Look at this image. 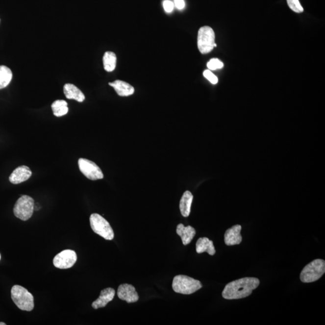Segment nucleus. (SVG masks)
Listing matches in <instances>:
<instances>
[{
	"instance_id": "1",
	"label": "nucleus",
	"mask_w": 325,
	"mask_h": 325,
	"mask_svg": "<svg viewBox=\"0 0 325 325\" xmlns=\"http://www.w3.org/2000/svg\"><path fill=\"white\" fill-rule=\"evenodd\" d=\"M259 284L260 281L258 278L247 277L226 284L222 294L225 300H239L249 297Z\"/></svg>"
},
{
	"instance_id": "2",
	"label": "nucleus",
	"mask_w": 325,
	"mask_h": 325,
	"mask_svg": "<svg viewBox=\"0 0 325 325\" xmlns=\"http://www.w3.org/2000/svg\"><path fill=\"white\" fill-rule=\"evenodd\" d=\"M202 285L198 280L188 276L177 275L173 282L174 291L183 295H191L201 289Z\"/></svg>"
},
{
	"instance_id": "3",
	"label": "nucleus",
	"mask_w": 325,
	"mask_h": 325,
	"mask_svg": "<svg viewBox=\"0 0 325 325\" xmlns=\"http://www.w3.org/2000/svg\"><path fill=\"white\" fill-rule=\"evenodd\" d=\"M11 297L15 305L21 310L31 311L34 308V298L25 287L15 285L12 288Z\"/></svg>"
},
{
	"instance_id": "4",
	"label": "nucleus",
	"mask_w": 325,
	"mask_h": 325,
	"mask_svg": "<svg viewBox=\"0 0 325 325\" xmlns=\"http://www.w3.org/2000/svg\"><path fill=\"white\" fill-rule=\"evenodd\" d=\"M325 272V261L322 259H316L306 265L300 275V281L304 283H310L318 281Z\"/></svg>"
},
{
	"instance_id": "5",
	"label": "nucleus",
	"mask_w": 325,
	"mask_h": 325,
	"mask_svg": "<svg viewBox=\"0 0 325 325\" xmlns=\"http://www.w3.org/2000/svg\"><path fill=\"white\" fill-rule=\"evenodd\" d=\"M216 47L215 34L213 28L209 26L200 28L198 34V47L200 53H209Z\"/></svg>"
},
{
	"instance_id": "6",
	"label": "nucleus",
	"mask_w": 325,
	"mask_h": 325,
	"mask_svg": "<svg viewBox=\"0 0 325 325\" xmlns=\"http://www.w3.org/2000/svg\"><path fill=\"white\" fill-rule=\"evenodd\" d=\"M90 224L95 233L105 240H112L114 238V232L110 224L99 214H92L90 217Z\"/></svg>"
},
{
	"instance_id": "7",
	"label": "nucleus",
	"mask_w": 325,
	"mask_h": 325,
	"mask_svg": "<svg viewBox=\"0 0 325 325\" xmlns=\"http://www.w3.org/2000/svg\"><path fill=\"white\" fill-rule=\"evenodd\" d=\"M34 200L27 195H23L16 202L14 208V215L23 221L28 220L33 215Z\"/></svg>"
},
{
	"instance_id": "8",
	"label": "nucleus",
	"mask_w": 325,
	"mask_h": 325,
	"mask_svg": "<svg viewBox=\"0 0 325 325\" xmlns=\"http://www.w3.org/2000/svg\"><path fill=\"white\" fill-rule=\"evenodd\" d=\"M78 164L81 173L91 180H98L104 178L101 169L92 161L80 158L78 160Z\"/></svg>"
},
{
	"instance_id": "9",
	"label": "nucleus",
	"mask_w": 325,
	"mask_h": 325,
	"mask_svg": "<svg viewBox=\"0 0 325 325\" xmlns=\"http://www.w3.org/2000/svg\"><path fill=\"white\" fill-rule=\"evenodd\" d=\"M77 260L75 251L67 250L62 251L55 256L53 264L55 268L67 269L72 268Z\"/></svg>"
},
{
	"instance_id": "10",
	"label": "nucleus",
	"mask_w": 325,
	"mask_h": 325,
	"mask_svg": "<svg viewBox=\"0 0 325 325\" xmlns=\"http://www.w3.org/2000/svg\"><path fill=\"white\" fill-rule=\"evenodd\" d=\"M118 297L120 300H125L128 303L136 302L139 299L135 287L128 284L120 285L118 289Z\"/></svg>"
},
{
	"instance_id": "11",
	"label": "nucleus",
	"mask_w": 325,
	"mask_h": 325,
	"mask_svg": "<svg viewBox=\"0 0 325 325\" xmlns=\"http://www.w3.org/2000/svg\"><path fill=\"white\" fill-rule=\"evenodd\" d=\"M32 172L26 166H21L15 169L9 176L10 183L18 184L23 183L30 178Z\"/></svg>"
},
{
	"instance_id": "12",
	"label": "nucleus",
	"mask_w": 325,
	"mask_h": 325,
	"mask_svg": "<svg viewBox=\"0 0 325 325\" xmlns=\"http://www.w3.org/2000/svg\"><path fill=\"white\" fill-rule=\"evenodd\" d=\"M242 226L240 225H236L232 226L231 228L227 229L225 233V244L227 246H233L239 245L242 242V237L240 232Z\"/></svg>"
},
{
	"instance_id": "13",
	"label": "nucleus",
	"mask_w": 325,
	"mask_h": 325,
	"mask_svg": "<svg viewBox=\"0 0 325 325\" xmlns=\"http://www.w3.org/2000/svg\"><path fill=\"white\" fill-rule=\"evenodd\" d=\"M115 295V290L112 288H107L102 290L100 293V296L99 298L93 303L92 306L95 310L100 308L105 307L108 302H111L114 298Z\"/></svg>"
},
{
	"instance_id": "14",
	"label": "nucleus",
	"mask_w": 325,
	"mask_h": 325,
	"mask_svg": "<svg viewBox=\"0 0 325 325\" xmlns=\"http://www.w3.org/2000/svg\"><path fill=\"white\" fill-rule=\"evenodd\" d=\"M176 232L180 236L184 245L189 244L196 234V230L194 228L191 226H184L182 224L177 225Z\"/></svg>"
},
{
	"instance_id": "15",
	"label": "nucleus",
	"mask_w": 325,
	"mask_h": 325,
	"mask_svg": "<svg viewBox=\"0 0 325 325\" xmlns=\"http://www.w3.org/2000/svg\"><path fill=\"white\" fill-rule=\"evenodd\" d=\"M113 87L116 93L120 97H128L134 93V88L126 82L121 80H116L108 83Z\"/></svg>"
},
{
	"instance_id": "16",
	"label": "nucleus",
	"mask_w": 325,
	"mask_h": 325,
	"mask_svg": "<svg viewBox=\"0 0 325 325\" xmlns=\"http://www.w3.org/2000/svg\"><path fill=\"white\" fill-rule=\"evenodd\" d=\"M63 92L68 99L75 100L79 102H82L85 100V96L77 87L73 84H66L63 88Z\"/></svg>"
},
{
	"instance_id": "17",
	"label": "nucleus",
	"mask_w": 325,
	"mask_h": 325,
	"mask_svg": "<svg viewBox=\"0 0 325 325\" xmlns=\"http://www.w3.org/2000/svg\"><path fill=\"white\" fill-rule=\"evenodd\" d=\"M196 250L198 253L207 252L210 255H214L216 253L213 241L208 239L207 237H200L198 240Z\"/></svg>"
},
{
	"instance_id": "18",
	"label": "nucleus",
	"mask_w": 325,
	"mask_h": 325,
	"mask_svg": "<svg viewBox=\"0 0 325 325\" xmlns=\"http://www.w3.org/2000/svg\"><path fill=\"white\" fill-rule=\"evenodd\" d=\"M194 199L192 193L186 191L184 193L183 197H181L180 202H179V210H180L182 216L186 218L188 217L191 210V205Z\"/></svg>"
},
{
	"instance_id": "19",
	"label": "nucleus",
	"mask_w": 325,
	"mask_h": 325,
	"mask_svg": "<svg viewBox=\"0 0 325 325\" xmlns=\"http://www.w3.org/2000/svg\"><path fill=\"white\" fill-rule=\"evenodd\" d=\"M116 60H117V57L114 52H105L103 56V65H104V70L107 72H112L114 71L116 66Z\"/></svg>"
},
{
	"instance_id": "20",
	"label": "nucleus",
	"mask_w": 325,
	"mask_h": 325,
	"mask_svg": "<svg viewBox=\"0 0 325 325\" xmlns=\"http://www.w3.org/2000/svg\"><path fill=\"white\" fill-rule=\"evenodd\" d=\"M12 73L6 66H0V89L9 85L12 79Z\"/></svg>"
},
{
	"instance_id": "21",
	"label": "nucleus",
	"mask_w": 325,
	"mask_h": 325,
	"mask_svg": "<svg viewBox=\"0 0 325 325\" xmlns=\"http://www.w3.org/2000/svg\"><path fill=\"white\" fill-rule=\"evenodd\" d=\"M54 115L57 117L67 115L68 112V103L65 100H56L51 105Z\"/></svg>"
},
{
	"instance_id": "22",
	"label": "nucleus",
	"mask_w": 325,
	"mask_h": 325,
	"mask_svg": "<svg viewBox=\"0 0 325 325\" xmlns=\"http://www.w3.org/2000/svg\"><path fill=\"white\" fill-rule=\"evenodd\" d=\"M288 6L293 12L296 13H302L303 12V8L300 4L299 0H287Z\"/></svg>"
},
{
	"instance_id": "23",
	"label": "nucleus",
	"mask_w": 325,
	"mask_h": 325,
	"mask_svg": "<svg viewBox=\"0 0 325 325\" xmlns=\"http://www.w3.org/2000/svg\"><path fill=\"white\" fill-rule=\"evenodd\" d=\"M224 63L218 59H212L207 63V68L209 70L215 71L223 68Z\"/></svg>"
},
{
	"instance_id": "24",
	"label": "nucleus",
	"mask_w": 325,
	"mask_h": 325,
	"mask_svg": "<svg viewBox=\"0 0 325 325\" xmlns=\"http://www.w3.org/2000/svg\"><path fill=\"white\" fill-rule=\"evenodd\" d=\"M203 75L213 84H216L218 83V77L209 70L203 71Z\"/></svg>"
},
{
	"instance_id": "25",
	"label": "nucleus",
	"mask_w": 325,
	"mask_h": 325,
	"mask_svg": "<svg viewBox=\"0 0 325 325\" xmlns=\"http://www.w3.org/2000/svg\"><path fill=\"white\" fill-rule=\"evenodd\" d=\"M163 7L165 11L167 13H170L174 10V2L170 1V0H165L163 1Z\"/></svg>"
},
{
	"instance_id": "26",
	"label": "nucleus",
	"mask_w": 325,
	"mask_h": 325,
	"mask_svg": "<svg viewBox=\"0 0 325 325\" xmlns=\"http://www.w3.org/2000/svg\"><path fill=\"white\" fill-rule=\"evenodd\" d=\"M174 4L179 10L183 9L185 7V2L184 0H174Z\"/></svg>"
},
{
	"instance_id": "27",
	"label": "nucleus",
	"mask_w": 325,
	"mask_h": 325,
	"mask_svg": "<svg viewBox=\"0 0 325 325\" xmlns=\"http://www.w3.org/2000/svg\"><path fill=\"white\" fill-rule=\"evenodd\" d=\"M6 324L3 323V322H0V325H6Z\"/></svg>"
},
{
	"instance_id": "28",
	"label": "nucleus",
	"mask_w": 325,
	"mask_h": 325,
	"mask_svg": "<svg viewBox=\"0 0 325 325\" xmlns=\"http://www.w3.org/2000/svg\"><path fill=\"white\" fill-rule=\"evenodd\" d=\"M0 259H1V255H0Z\"/></svg>"
}]
</instances>
